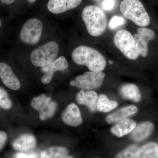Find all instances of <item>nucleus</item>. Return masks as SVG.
Returning a JSON list of instances; mask_svg holds the SVG:
<instances>
[{
	"mask_svg": "<svg viewBox=\"0 0 158 158\" xmlns=\"http://www.w3.org/2000/svg\"><path fill=\"white\" fill-rule=\"evenodd\" d=\"M1 26H2V21H1V20L0 19V28H1Z\"/></svg>",
	"mask_w": 158,
	"mask_h": 158,
	"instance_id": "nucleus-35",
	"label": "nucleus"
},
{
	"mask_svg": "<svg viewBox=\"0 0 158 158\" xmlns=\"http://www.w3.org/2000/svg\"><path fill=\"white\" fill-rule=\"evenodd\" d=\"M68 154V151L65 147L55 146L43 151L40 154V158H64Z\"/></svg>",
	"mask_w": 158,
	"mask_h": 158,
	"instance_id": "nucleus-21",
	"label": "nucleus"
},
{
	"mask_svg": "<svg viewBox=\"0 0 158 158\" xmlns=\"http://www.w3.org/2000/svg\"><path fill=\"white\" fill-rule=\"evenodd\" d=\"M82 0H49L48 9L53 14H61L76 8Z\"/></svg>",
	"mask_w": 158,
	"mask_h": 158,
	"instance_id": "nucleus-11",
	"label": "nucleus"
},
{
	"mask_svg": "<svg viewBox=\"0 0 158 158\" xmlns=\"http://www.w3.org/2000/svg\"><path fill=\"white\" fill-rule=\"evenodd\" d=\"M94 1H99V0H94Z\"/></svg>",
	"mask_w": 158,
	"mask_h": 158,
	"instance_id": "nucleus-37",
	"label": "nucleus"
},
{
	"mask_svg": "<svg viewBox=\"0 0 158 158\" xmlns=\"http://www.w3.org/2000/svg\"><path fill=\"white\" fill-rule=\"evenodd\" d=\"M106 75L102 71L87 72L76 78L75 86L84 90H93L102 86Z\"/></svg>",
	"mask_w": 158,
	"mask_h": 158,
	"instance_id": "nucleus-8",
	"label": "nucleus"
},
{
	"mask_svg": "<svg viewBox=\"0 0 158 158\" xmlns=\"http://www.w3.org/2000/svg\"><path fill=\"white\" fill-rule=\"evenodd\" d=\"M134 39L138 54L141 56L145 57L148 55V42L139 34L134 35Z\"/></svg>",
	"mask_w": 158,
	"mask_h": 158,
	"instance_id": "nucleus-22",
	"label": "nucleus"
},
{
	"mask_svg": "<svg viewBox=\"0 0 158 158\" xmlns=\"http://www.w3.org/2000/svg\"><path fill=\"white\" fill-rule=\"evenodd\" d=\"M72 58L76 64L85 65L90 71H102L106 66V61L104 56L89 47H78L73 52Z\"/></svg>",
	"mask_w": 158,
	"mask_h": 158,
	"instance_id": "nucleus-1",
	"label": "nucleus"
},
{
	"mask_svg": "<svg viewBox=\"0 0 158 158\" xmlns=\"http://www.w3.org/2000/svg\"><path fill=\"white\" fill-rule=\"evenodd\" d=\"M98 96L96 92L92 90H81L77 94L76 100L80 105L87 106L91 112H94L97 109Z\"/></svg>",
	"mask_w": 158,
	"mask_h": 158,
	"instance_id": "nucleus-13",
	"label": "nucleus"
},
{
	"mask_svg": "<svg viewBox=\"0 0 158 158\" xmlns=\"http://www.w3.org/2000/svg\"><path fill=\"white\" fill-rule=\"evenodd\" d=\"M36 145V138L32 135L29 134L22 135L12 144L13 148L20 152L31 150L35 148Z\"/></svg>",
	"mask_w": 158,
	"mask_h": 158,
	"instance_id": "nucleus-16",
	"label": "nucleus"
},
{
	"mask_svg": "<svg viewBox=\"0 0 158 158\" xmlns=\"http://www.w3.org/2000/svg\"><path fill=\"white\" fill-rule=\"evenodd\" d=\"M15 1V0H0L2 4L5 5H10L14 2Z\"/></svg>",
	"mask_w": 158,
	"mask_h": 158,
	"instance_id": "nucleus-30",
	"label": "nucleus"
},
{
	"mask_svg": "<svg viewBox=\"0 0 158 158\" xmlns=\"http://www.w3.org/2000/svg\"><path fill=\"white\" fill-rule=\"evenodd\" d=\"M137 32L138 34L148 42L155 38V33L153 31L147 28H139L137 29Z\"/></svg>",
	"mask_w": 158,
	"mask_h": 158,
	"instance_id": "nucleus-25",
	"label": "nucleus"
},
{
	"mask_svg": "<svg viewBox=\"0 0 158 158\" xmlns=\"http://www.w3.org/2000/svg\"><path fill=\"white\" fill-rule=\"evenodd\" d=\"M13 158H31L29 154L23 152H18L15 154Z\"/></svg>",
	"mask_w": 158,
	"mask_h": 158,
	"instance_id": "nucleus-29",
	"label": "nucleus"
},
{
	"mask_svg": "<svg viewBox=\"0 0 158 158\" xmlns=\"http://www.w3.org/2000/svg\"><path fill=\"white\" fill-rule=\"evenodd\" d=\"M154 125L152 123L145 121L136 126L131 135V138L134 141H141L148 138L152 132Z\"/></svg>",
	"mask_w": 158,
	"mask_h": 158,
	"instance_id": "nucleus-14",
	"label": "nucleus"
},
{
	"mask_svg": "<svg viewBox=\"0 0 158 158\" xmlns=\"http://www.w3.org/2000/svg\"><path fill=\"white\" fill-rule=\"evenodd\" d=\"M82 18L88 33L93 37L102 35L106 30V15L98 6H88L85 7L82 11Z\"/></svg>",
	"mask_w": 158,
	"mask_h": 158,
	"instance_id": "nucleus-2",
	"label": "nucleus"
},
{
	"mask_svg": "<svg viewBox=\"0 0 158 158\" xmlns=\"http://www.w3.org/2000/svg\"><path fill=\"white\" fill-rule=\"evenodd\" d=\"M124 23L125 20L123 18L115 15L110 20L109 27L111 29H116L118 26L123 25Z\"/></svg>",
	"mask_w": 158,
	"mask_h": 158,
	"instance_id": "nucleus-26",
	"label": "nucleus"
},
{
	"mask_svg": "<svg viewBox=\"0 0 158 158\" xmlns=\"http://www.w3.org/2000/svg\"><path fill=\"white\" fill-rule=\"evenodd\" d=\"M32 107L39 113L40 118L46 120L52 117L56 110L57 104L45 94L34 98L31 102Z\"/></svg>",
	"mask_w": 158,
	"mask_h": 158,
	"instance_id": "nucleus-7",
	"label": "nucleus"
},
{
	"mask_svg": "<svg viewBox=\"0 0 158 158\" xmlns=\"http://www.w3.org/2000/svg\"><path fill=\"white\" fill-rule=\"evenodd\" d=\"M139 148L136 144L129 145L117 154L114 158H134Z\"/></svg>",
	"mask_w": 158,
	"mask_h": 158,
	"instance_id": "nucleus-23",
	"label": "nucleus"
},
{
	"mask_svg": "<svg viewBox=\"0 0 158 158\" xmlns=\"http://www.w3.org/2000/svg\"><path fill=\"white\" fill-rule=\"evenodd\" d=\"M138 109L136 106L131 105L127 106L108 115L106 117V121L109 124L115 123L126 118L130 116L137 113Z\"/></svg>",
	"mask_w": 158,
	"mask_h": 158,
	"instance_id": "nucleus-17",
	"label": "nucleus"
},
{
	"mask_svg": "<svg viewBox=\"0 0 158 158\" xmlns=\"http://www.w3.org/2000/svg\"><path fill=\"white\" fill-rule=\"evenodd\" d=\"M120 10L125 17L139 27H146L149 24V15L139 0H123L120 4Z\"/></svg>",
	"mask_w": 158,
	"mask_h": 158,
	"instance_id": "nucleus-3",
	"label": "nucleus"
},
{
	"mask_svg": "<svg viewBox=\"0 0 158 158\" xmlns=\"http://www.w3.org/2000/svg\"><path fill=\"white\" fill-rule=\"evenodd\" d=\"M76 82L75 81H72L70 82V85L71 86H75Z\"/></svg>",
	"mask_w": 158,
	"mask_h": 158,
	"instance_id": "nucleus-32",
	"label": "nucleus"
},
{
	"mask_svg": "<svg viewBox=\"0 0 158 158\" xmlns=\"http://www.w3.org/2000/svg\"><path fill=\"white\" fill-rule=\"evenodd\" d=\"M68 66L67 59L64 56L59 57L48 65L41 67V71L44 73L41 78V82L44 84H49L52 81L55 72L65 70Z\"/></svg>",
	"mask_w": 158,
	"mask_h": 158,
	"instance_id": "nucleus-9",
	"label": "nucleus"
},
{
	"mask_svg": "<svg viewBox=\"0 0 158 158\" xmlns=\"http://www.w3.org/2000/svg\"><path fill=\"white\" fill-rule=\"evenodd\" d=\"M29 2L31 3H33L34 2H36V0H27Z\"/></svg>",
	"mask_w": 158,
	"mask_h": 158,
	"instance_id": "nucleus-33",
	"label": "nucleus"
},
{
	"mask_svg": "<svg viewBox=\"0 0 158 158\" xmlns=\"http://www.w3.org/2000/svg\"><path fill=\"white\" fill-rule=\"evenodd\" d=\"M113 42L128 59L135 60L139 56L134 36L128 31L122 30L117 31L113 38Z\"/></svg>",
	"mask_w": 158,
	"mask_h": 158,
	"instance_id": "nucleus-5",
	"label": "nucleus"
},
{
	"mask_svg": "<svg viewBox=\"0 0 158 158\" xmlns=\"http://www.w3.org/2000/svg\"><path fill=\"white\" fill-rule=\"evenodd\" d=\"M134 158H158V144L150 142L139 148Z\"/></svg>",
	"mask_w": 158,
	"mask_h": 158,
	"instance_id": "nucleus-18",
	"label": "nucleus"
},
{
	"mask_svg": "<svg viewBox=\"0 0 158 158\" xmlns=\"http://www.w3.org/2000/svg\"><path fill=\"white\" fill-rule=\"evenodd\" d=\"M0 78L6 87L12 90H17L20 88L19 80L8 64L0 62Z\"/></svg>",
	"mask_w": 158,
	"mask_h": 158,
	"instance_id": "nucleus-10",
	"label": "nucleus"
},
{
	"mask_svg": "<svg viewBox=\"0 0 158 158\" xmlns=\"http://www.w3.org/2000/svg\"><path fill=\"white\" fill-rule=\"evenodd\" d=\"M31 158H39V156L36 152H32L29 153Z\"/></svg>",
	"mask_w": 158,
	"mask_h": 158,
	"instance_id": "nucleus-31",
	"label": "nucleus"
},
{
	"mask_svg": "<svg viewBox=\"0 0 158 158\" xmlns=\"http://www.w3.org/2000/svg\"><path fill=\"white\" fill-rule=\"evenodd\" d=\"M74 158L72 156H67L65 157V158Z\"/></svg>",
	"mask_w": 158,
	"mask_h": 158,
	"instance_id": "nucleus-34",
	"label": "nucleus"
},
{
	"mask_svg": "<svg viewBox=\"0 0 158 158\" xmlns=\"http://www.w3.org/2000/svg\"><path fill=\"white\" fill-rule=\"evenodd\" d=\"M62 119L65 124L73 127L81 124L82 118L80 110L75 104L69 105L62 113Z\"/></svg>",
	"mask_w": 158,
	"mask_h": 158,
	"instance_id": "nucleus-12",
	"label": "nucleus"
},
{
	"mask_svg": "<svg viewBox=\"0 0 158 158\" xmlns=\"http://www.w3.org/2000/svg\"><path fill=\"white\" fill-rule=\"evenodd\" d=\"M116 3V0H104L102 3V7L105 11H111L115 7Z\"/></svg>",
	"mask_w": 158,
	"mask_h": 158,
	"instance_id": "nucleus-27",
	"label": "nucleus"
},
{
	"mask_svg": "<svg viewBox=\"0 0 158 158\" xmlns=\"http://www.w3.org/2000/svg\"><path fill=\"white\" fill-rule=\"evenodd\" d=\"M136 122L130 118H125L118 122L111 128V132L113 135L121 138L132 132L136 127Z\"/></svg>",
	"mask_w": 158,
	"mask_h": 158,
	"instance_id": "nucleus-15",
	"label": "nucleus"
},
{
	"mask_svg": "<svg viewBox=\"0 0 158 158\" xmlns=\"http://www.w3.org/2000/svg\"><path fill=\"white\" fill-rule=\"evenodd\" d=\"M117 106V102L109 99L105 94H101L98 97L97 102V110L99 112L107 113L112 111Z\"/></svg>",
	"mask_w": 158,
	"mask_h": 158,
	"instance_id": "nucleus-20",
	"label": "nucleus"
},
{
	"mask_svg": "<svg viewBox=\"0 0 158 158\" xmlns=\"http://www.w3.org/2000/svg\"><path fill=\"white\" fill-rule=\"evenodd\" d=\"M42 31L41 21L37 19H31L23 25L20 32V38L24 43L34 45L40 40Z\"/></svg>",
	"mask_w": 158,
	"mask_h": 158,
	"instance_id": "nucleus-6",
	"label": "nucleus"
},
{
	"mask_svg": "<svg viewBox=\"0 0 158 158\" xmlns=\"http://www.w3.org/2000/svg\"><path fill=\"white\" fill-rule=\"evenodd\" d=\"M120 94L124 98L133 101L139 102L141 101V94L139 88L135 84H126L120 88Z\"/></svg>",
	"mask_w": 158,
	"mask_h": 158,
	"instance_id": "nucleus-19",
	"label": "nucleus"
},
{
	"mask_svg": "<svg viewBox=\"0 0 158 158\" xmlns=\"http://www.w3.org/2000/svg\"><path fill=\"white\" fill-rule=\"evenodd\" d=\"M59 47L55 41H50L34 49L31 53V60L36 67H42L53 62L58 55Z\"/></svg>",
	"mask_w": 158,
	"mask_h": 158,
	"instance_id": "nucleus-4",
	"label": "nucleus"
},
{
	"mask_svg": "<svg viewBox=\"0 0 158 158\" xmlns=\"http://www.w3.org/2000/svg\"><path fill=\"white\" fill-rule=\"evenodd\" d=\"M7 139V134L5 132L0 131V150L2 149L6 143Z\"/></svg>",
	"mask_w": 158,
	"mask_h": 158,
	"instance_id": "nucleus-28",
	"label": "nucleus"
},
{
	"mask_svg": "<svg viewBox=\"0 0 158 158\" xmlns=\"http://www.w3.org/2000/svg\"><path fill=\"white\" fill-rule=\"evenodd\" d=\"M11 106L12 103L7 91L0 87V107L6 110H9L11 107Z\"/></svg>",
	"mask_w": 158,
	"mask_h": 158,
	"instance_id": "nucleus-24",
	"label": "nucleus"
},
{
	"mask_svg": "<svg viewBox=\"0 0 158 158\" xmlns=\"http://www.w3.org/2000/svg\"><path fill=\"white\" fill-rule=\"evenodd\" d=\"M110 64H112V63H113V62H111V61H110Z\"/></svg>",
	"mask_w": 158,
	"mask_h": 158,
	"instance_id": "nucleus-36",
	"label": "nucleus"
}]
</instances>
